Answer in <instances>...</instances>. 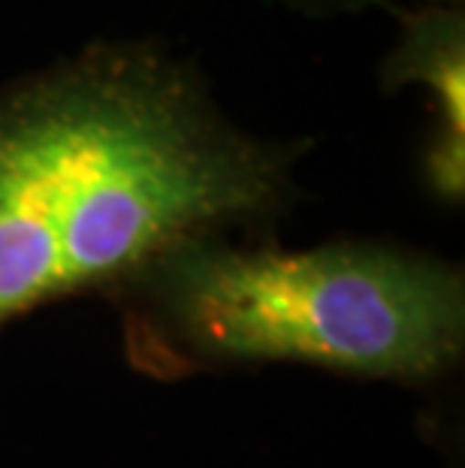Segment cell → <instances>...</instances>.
<instances>
[{
  "mask_svg": "<svg viewBox=\"0 0 465 468\" xmlns=\"http://www.w3.org/2000/svg\"><path fill=\"white\" fill-rule=\"evenodd\" d=\"M390 13L399 31L378 64L381 91L423 88L435 127L465 133V0H417Z\"/></svg>",
  "mask_w": 465,
  "mask_h": 468,
  "instance_id": "cell-3",
  "label": "cell"
},
{
  "mask_svg": "<svg viewBox=\"0 0 465 468\" xmlns=\"http://www.w3.org/2000/svg\"><path fill=\"white\" fill-rule=\"evenodd\" d=\"M309 139L245 131L194 58L100 39L0 85V333L64 296L118 293L175 245L272 224Z\"/></svg>",
  "mask_w": 465,
  "mask_h": 468,
  "instance_id": "cell-1",
  "label": "cell"
},
{
  "mask_svg": "<svg viewBox=\"0 0 465 468\" xmlns=\"http://www.w3.org/2000/svg\"><path fill=\"white\" fill-rule=\"evenodd\" d=\"M420 182L441 206H462L465 197V133L429 127L420 148Z\"/></svg>",
  "mask_w": 465,
  "mask_h": 468,
  "instance_id": "cell-4",
  "label": "cell"
},
{
  "mask_svg": "<svg viewBox=\"0 0 465 468\" xmlns=\"http://www.w3.org/2000/svg\"><path fill=\"white\" fill-rule=\"evenodd\" d=\"M266 4L302 18H339V16L365 13V9H393L402 0H266Z\"/></svg>",
  "mask_w": 465,
  "mask_h": 468,
  "instance_id": "cell-5",
  "label": "cell"
},
{
  "mask_svg": "<svg viewBox=\"0 0 465 468\" xmlns=\"http://www.w3.org/2000/svg\"><path fill=\"white\" fill-rule=\"evenodd\" d=\"M127 351L143 372L302 363L335 375L423 384L465 345L460 266L387 242L287 251L200 236L122 291Z\"/></svg>",
  "mask_w": 465,
  "mask_h": 468,
  "instance_id": "cell-2",
  "label": "cell"
}]
</instances>
